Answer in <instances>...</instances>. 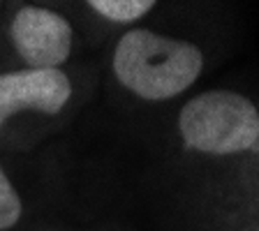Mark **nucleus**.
Returning <instances> with one entry per match:
<instances>
[{"instance_id":"f257e3e1","label":"nucleus","mask_w":259,"mask_h":231,"mask_svg":"<svg viewBox=\"0 0 259 231\" xmlns=\"http://www.w3.org/2000/svg\"><path fill=\"white\" fill-rule=\"evenodd\" d=\"M204 54L185 39L130 28L113 47L111 70L125 90L146 102H164L185 93L199 79Z\"/></svg>"},{"instance_id":"f03ea898","label":"nucleus","mask_w":259,"mask_h":231,"mask_svg":"<svg viewBox=\"0 0 259 231\" xmlns=\"http://www.w3.org/2000/svg\"><path fill=\"white\" fill-rule=\"evenodd\" d=\"M178 129L188 151L236 155L257 144L259 111L241 93L206 90L183 104Z\"/></svg>"},{"instance_id":"7ed1b4c3","label":"nucleus","mask_w":259,"mask_h":231,"mask_svg":"<svg viewBox=\"0 0 259 231\" xmlns=\"http://www.w3.org/2000/svg\"><path fill=\"white\" fill-rule=\"evenodd\" d=\"M16 70H63L74 49V28L60 12L23 5L7 23Z\"/></svg>"},{"instance_id":"20e7f679","label":"nucleus","mask_w":259,"mask_h":231,"mask_svg":"<svg viewBox=\"0 0 259 231\" xmlns=\"http://www.w3.org/2000/svg\"><path fill=\"white\" fill-rule=\"evenodd\" d=\"M74 97L65 70H0V132L23 113L54 118Z\"/></svg>"},{"instance_id":"39448f33","label":"nucleus","mask_w":259,"mask_h":231,"mask_svg":"<svg viewBox=\"0 0 259 231\" xmlns=\"http://www.w3.org/2000/svg\"><path fill=\"white\" fill-rule=\"evenodd\" d=\"M86 7L93 14L102 16L104 21L127 26V23H137L146 14H151L153 7L157 5L153 0H91L86 3Z\"/></svg>"},{"instance_id":"423d86ee","label":"nucleus","mask_w":259,"mask_h":231,"mask_svg":"<svg viewBox=\"0 0 259 231\" xmlns=\"http://www.w3.org/2000/svg\"><path fill=\"white\" fill-rule=\"evenodd\" d=\"M23 215V201L19 190L14 188L10 173L0 164V231L14 229Z\"/></svg>"},{"instance_id":"0eeeda50","label":"nucleus","mask_w":259,"mask_h":231,"mask_svg":"<svg viewBox=\"0 0 259 231\" xmlns=\"http://www.w3.org/2000/svg\"><path fill=\"white\" fill-rule=\"evenodd\" d=\"M254 146H257V153H259V132H257V144H254Z\"/></svg>"}]
</instances>
